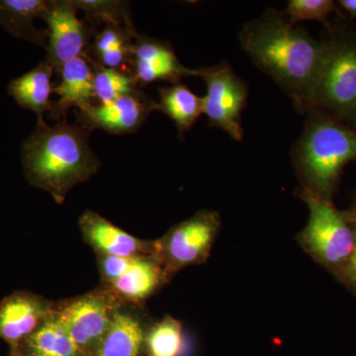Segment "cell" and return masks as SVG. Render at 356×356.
Here are the masks:
<instances>
[{
  "label": "cell",
  "mask_w": 356,
  "mask_h": 356,
  "mask_svg": "<svg viewBox=\"0 0 356 356\" xmlns=\"http://www.w3.org/2000/svg\"><path fill=\"white\" fill-rule=\"evenodd\" d=\"M92 65L95 72L93 84L97 103L110 102L121 96L138 91V83L133 74L108 69L96 64L93 60Z\"/></svg>",
  "instance_id": "cell-22"
},
{
  "label": "cell",
  "mask_w": 356,
  "mask_h": 356,
  "mask_svg": "<svg viewBox=\"0 0 356 356\" xmlns=\"http://www.w3.org/2000/svg\"><path fill=\"white\" fill-rule=\"evenodd\" d=\"M337 4L332 0H290L286 15L292 23L300 21H321L330 25L329 17L336 10Z\"/></svg>",
  "instance_id": "cell-24"
},
{
  "label": "cell",
  "mask_w": 356,
  "mask_h": 356,
  "mask_svg": "<svg viewBox=\"0 0 356 356\" xmlns=\"http://www.w3.org/2000/svg\"><path fill=\"white\" fill-rule=\"evenodd\" d=\"M355 224L356 233L355 219ZM339 278L346 286L356 292V243L353 254L351 255L350 261L346 264V266H344L343 271L339 274Z\"/></svg>",
  "instance_id": "cell-26"
},
{
  "label": "cell",
  "mask_w": 356,
  "mask_h": 356,
  "mask_svg": "<svg viewBox=\"0 0 356 356\" xmlns=\"http://www.w3.org/2000/svg\"><path fill=\"white\" fill-rule=\"evenodd\" d=\"M325 56L313 109H320L356 130V30L327 26ZM312 109V110H313Z\"/></svg>",
  "instance_id": "cell-4"
},
{
  "label": "cell",
  "mask_w": 356,
  "mask_h": 356,
  "mask_svg": "<svg viewBox=\"0 0 356 356\" xmlns=\"http://www.w3.org/2000/svg\"><path fill=\"white\" fill-rule=\"evenodd\" d=\"M84 241L97 255L152 257L153 241H143L115 226L92 211H86L79 221Z\"/></svg>",
  "instance_id": "cell-14"
},
{
  "label": "cell",
  "mask_w": 356,
  "mask_h": 356,
  "mask_svg": "<svg viewBox=\"0 0 356 356\" xmlns=\"http://www.w3.org/2000/svg\"><path fill=\"white\" fill-rule=\"evenodd\" d=\"M49 6L46 0H0V24L13 36L47 48L48 30H38L33 22L43 19Z\"/></svg>",
  "instance_id": "cell-16"
},
{
  "label": "cell",
  "mask_w": 356,
  "mask_h": 356,
  "mask_svg": "<svg viewBox=\"0 0 356 356\" xmlns=\"http://www.w3.org/2000/svg\"><path fill=\"white\" fill-rule=\"evenodd\" d=\"M56 313V304L30 294H14L0 305V339L17 350Z\"/></svg>",
  "instance_id": "cell-11"
},
{
  "label": "cell",
  "mask_w": 356,
  "mask_h": 356,
  "mask_svg": "<svg viewBox=\"0 0 356 356\" xmlns=\"http://www.w3.org/2000/svg\"><path fill=\"white\" fill-rule=\"evenodd\" d=\"M339 6L353 19H356V0H339Z\"/></svg>",
  "instance_id": "cell-27"
},
{
  "label": "cell",
  "mask_w": 356,
  "mask_h": 356,
  "mask_svg": "<svg viewBox=\"0 0 356 356\" xmlns=\"http://www.w3.org/2000/svg\"><path fill=\"white\" fill-rule=\"evenodd\" d=\"M243 51L259 69L291 98L301 113L311 111L325 41H318L289 20L286 13L266 11L247 23L240 33Z\"/></svg>",
  "instance_id": "cell-1"
},
{
  "label": "cell",
  "mask_w": 356,
  "mask_h": 356,
  "mask_svg": "<svg viewBox=\"0 0 356 356\" xmlns=\"http://www.w3.org/2000/svg\"><path fill=\"white\" fill-rule=\"evenodd\" d=\"M10 356H31V355H25V353H20V351L15 350V351H13V353H11Z\"/></svg>",
  "instance_id": "cell-28"
},
{
  "label": "cell",
  "mask_w": 356,
  "mask_h": 356,
  "mask_svg": "<svg viewBox=\"0 0 356 356\" xmlns=\"http://www.w3.org/2000/svg\"><path fill=\"white\" fill-rule=\"evenodd\" d=\"M350 213H351V214H353V218H355V221H356V204H355V210H353V212H350Z\"/></svg>",
  "instance_id": "cell-29"
},
{
  "label": "cell",
  "mask_w": 356,
  "mask_h": 356,
  "mask_svg": "<svg viewBox=\"0 0 356 356\" xmlns=\"http://www.w3.org/2000/svg\"><path fill=\"white\" fill-rule=\"evenodd\" d=\"M43 19L49 26L48 57L55 70L83 55L92 30L76 17V8L70 0H51Z\"/></svg>",
  "instance_id": "cell-10"
},
{
  "label": "cell",
  "mask_w": 356,
  "mask_h": 356,
  "mask_svg": "<svg viewBox=\"0 0 356 356\" xmlns=\"http://www.w3.org/2000/svg\"><path fill=\"white\" fill-rule=\"evenodd\" d=\"M145 334L146 330L137 316L119 309L93 356H139Z\"/></svg>",
  "instance_id": "cell-17"
},
{
  "label": "cell",
  "mask_w": 356,
  "mask_h": 356,
  "mask_svg": "<svg viewBox=\"0 0 356 356\" xmlns=\"http://www.w3.org/2000/svg\"><path fill=\"white\" fill-rule=\"evenodd\" d=\"M296 195L309 209L308 224L297 236L299 245L314 261L339 277L355 250V218L303 187Z\"/></svg>",
  "instance_id": "cell-5"
},
{
  "label": "cell",
  "mask_w": 356,
  "mask_h": 356,
  "mask_svg": "<svg viewBox=\"0 0 356 356\" xmlns=\"http://www.w3.org/2000/svg\"><path fill=\"white\" fill-rule=\"evenodd\" d=\"M137 257L98 255V264L104 286H109L114 281L127 273Z\"/></svg>",
  "instance_id": "cell-25"
},
{
  "label": "cell",
  "mask_w": 356,
  "mask_h": 356,
  "mask_svg": "<svg viewBox=\"0 0 356 356\" xmlns=\"http://www.w3.org/2000/svg\"><path fill=\"white\" fill-rule=\"evenodd\" d=\"M293 159L302 187L332 201L344 166L356 161V130L322 110H311Z\"/></svg>",
  "instance_id": "cell-3"
},
{
  "label": "cell",
  "mask_w": 356,
  "mask_h": 356,
  "mask_svg": "<svg viewBox=\"0 0 356 356\" xmlns=\"http://www.w3.org/2000/svg\"><path fill=\"white\" fill-rule=\"evenodd\" d=\"M133 67L136 81L140 84L156 81L175 84L184 76H198L197 70L179 62L170 44L138 34L134 38Z\"/></svg>",
  "instance_id": "cell-12"
},
{
  "label": "cell",
  "mask_w": 356,
  "mask_h": 356,
  "mask_svg": "<svg viewBox=\"0 0 356 356\" xmlns=\"http://www.w3.org/2000/svg\"><path fill=\"white\" fill-rule=\"evenodd\" d=\"M58 70L60 81L54 86L53 93L58 96V100L53 102L49 118L58 122L67 119V112L72 107L83 110L95 104L96 97L92 60L86 51Z\"/></svg>",
  "instance_id": "cell-13"
},
{
  "label": "cell",
  "mask_w": 356,
  "mask_h": 356,
  "mask_svg": "<svg viewBox=\"0 0 356 356\" xmlns=\"http://www.w3.org/2000/svg\"><path fill=\"white\" fill-rule=\"evenodd\" d=\"M16 350L31 356H86L56 313Z\"/></svg>",
  "instance_id": "cell-19"
},
{
  "label": "cell",
  "mask_w": 356,
  "mask_h": 356,
  "mask_svg": "<svg viewBox=\"0 0 356 356\" xmlns=\"http://www.w3.org/2000/svg\"><path fill=\"white\" fill-rule=\"evenodd\" d=\"M156 110H159V103L138 90L110 102H96L76 114L77 124L89 132L100 129L111 134H130L136 132Z\"/></svg>",
  "instance_id": "cell-9"
},
{
  "label": "cell",
  "mask_w": 356,
  "mask_h": 356,
  "mask_svg": "<svg viewBox=\"0 0 356 356\" xmlns=\"http://www.w3.org/2000/svg\"><path fill=\"white\" fill-rule=\"evenodd\" d=\"M55 67L44 60L31 72L11 81L8 86L9 95L23 108L32 110L38 117L50 112L53 102L50 97L53 93L51 76Z\"/></svg>",
  "instance_id": "cell-18"
},
{
  "label": "cell",
  "mask_w": 356,
  "mask_h": 356,
  "mask_svg": "<svg viewBox=\"0 0 356 356\" xmlns=\"http://www.w3.org/2000/svg\"><path fill=\"white\" fill-rule=\"evenodd\" d=\"M76 10H83L92 25H116L133 27L127 2L117 0H74Z\"/></svg>",
  "instance_id": "cell-23"
},
{
  "label": "cell",
  "mask_w": 356,
  "mask_h": 356,
  "mask_svg": "<svg viewBox=\"0 0 356 356\" xmlns=\"http://www.w3.org/2000/svg\"><path fill=\"white\" fill-rule=\"evenodd\" d=\"M168 282L163 268L152 257H139L130 269L106 286L122 303H140Z\"/></svg>",
  "instance_id": "cell-15"
},
{
  "label": "cell",
  "mask_w": 356,
  "mask_h": 356,
  "mask_svg": "<svg viewBox=\"0 0 356 356\" xmlns=\"http://www.w3.org/2000/svg\"><path fill=\"white\" fill-rule=\"evenodd\" d=\"M122 305L111 290L103 286L56 304V315L83 355L93 356Z\"/></svg>",
  "instance_id": "cell-7"
},
{
  "label": "cell",
  "mask_w": 356,
  "mask_h": 356,
  "mask_svg": "<svg viewBox=\"0 0 356 356\" xmlns=\"http://www.w3.org/2000/svg\"><path fill=\"white\" fill-rule=\"evenodd\" d=\"M207 88L202 97L203 114L209 125L222 129L232 139L242 140V113L248 99V86L227 63L198 69Z\"/></svg>",
  "instance_id": "cell-8"
},
{
  "label": "cell",
  "mask_w": 356,
  "mask_h": 356,
  "mask_svg": "<svg viewBox=\"0 0 356 356\" xmlns=\"http://www.w3.org/2000/svg\"><path fill=\"white\" fill-rule=\"evenodd\" d=\"M159 106L175 122L180 136L191 130L203 114L202 97L180 83L159 89Z\"/></svg>",
  "instance_id": "cell-20"
},
{
  "label": "cell",
  "mask_w": 356,
  "mask_h": 356,
  "mask_svg": "<svg viewBox=\"0 0 356 356\" xmlns=\"http://www.w3.org/2000/svg\"><path fill=\"white\" fill-rule=\"evenodd\" d=\"M220 229L219 213L202 210L173 226L163 238L153 241L152 257L163 268L168 282L185 267L207 261Z\"/></svg>",
  "instance_id": "cell-6"
},
{
  "label": "cell",
  "mask_w": 356,
  "mask_h": 356,
  "mask_svg": "<svg viewBox=\"0 0 356 356\" xmlns=\"http://www.w3.org/2000/svg\"><path fill=\"white\" fill-rule=\"evenodd\" d=\"M184 343L182 325L165 316L145 334L144 350L147 356H178Z\"/></svg>",
  "instance_id": "cell-21"
},
{
  "label": "cell",
  "mask_w": 356,
  "mask_h": 356,
  "mask_svg": "<svg viewBox=\"0 0 356 356\" xmlns=\"http://www.w3.org/2000/svg\"><path fill=\"white\" fill-rule=\"evenodd\" d=\"M89 131L67 119L55 126L38 117L36 128L22 147L23 165L32 184L63 203L70 189L97 172L100 163L89 146Z\"/></svg>",
  "instance_id": "cell-2"
}]
</instances>
